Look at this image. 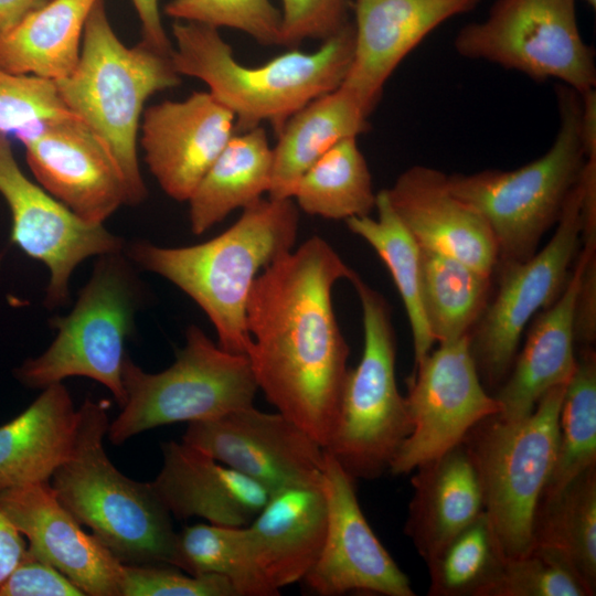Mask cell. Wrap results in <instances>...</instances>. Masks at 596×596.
Listing matches in <instances>:
<instances>
[{
    "instance_id": "f6af8a7d",
    "label": "cell",
    "mask_w": 596,
    "mask_h": 596,
    "mask_svg": "<svg viewBox=\"0 0 596 596\" xmlns=\"http://www.w3.org/2000/svg\"><path fill=\"white\" fill-rule=\"evenodd\" d=\"M24 536L0 509V585L26 554Z\"/></svg>"
},
{
    "instance_id": "ee69618b",
    "label": "cell",
    "mask_w": 596,
    "mask_h": 596,
    "mask_svg": "<svg viewBox=\"0 0 596 596\" xmlns=\"http://www.w3.org/2000/svg\"><path fill=\"white\" fill-rule=\"evenodd\" d=\"M141 23L142 42L166 55L173 45L163 25L158 0H130Z\"/></svg>"
},
{
    "instance_id": "7c38bea8",
    "label": "cell",
    "mask_w": 596,
    "mask_h": 596,
    "mask_svg": "<svg viewBox=\"0 0 596 596\" xmlns=\"http://www.w3.org/2000/svg\"><path fill=\"white\" fill-rule=\"evenodd\" d=\"M582 236L581 185L572 190L550 242L524 262L497 265L498 288L469 333L481 381L500 386L512 368L521 336L540 310L563 291Z\"/></svg>"
},
{
    "instance_id": "484cf974",
    "label": "cell",
    "mask_w": 596,
    "mask_h": 596,
    "mask_svg": "<svg viewBox=\"0 0 596 596\" xmlns=\"http://www.w3.org/2000/svg\"><path fill=\"white\" fill-rule=\"evenodd\" d=\"M77 417L60 382L44 387L22 413L0 426V491L50 482L72 454Z\"/></svg>"
},
{
    "instance_id": "7402d4cb",
    "label": "cell",
    "mask_w": 596,
    "mask_h": 596,
    "mask_svg": "<svg viewBox=\"0 0 596 596\" xmlns=\"http://www.w3.org/2000/svg\"><path fill=\"white\" fill-rule=\"evenodd\" d=\"M162 466L151 481L172 517L248 525L269 492L259 483L185 441L161 444Z\"/></svg>"
},
{
    "instance_id": "6da1fadb",
    "label": "cell",
    "mask_w": 596,
    "mask_h": 596,
    "mask_svg": "<svg viewBox=\"0 0 596 596\" xmlns=\"http://www.w3.org/2000/svg\"><path fill=\"white\" fill-rule=\"evenodd\" d=\"M355 274L322 237L312 236L267 266L246 306V355L266 398L323 448L348 372L349 345L333 305L334 284Z\"/></svg>"
},
{
    "instance_id": "74e56055",
    "label": "cell",
    "mask_w": 596,
    "mask_h": 596,
    "mask_svg": "<svg viewBox=\"0 0 596 596\" xmlns=\"http://www.w3.org/2000/svg\"><path fill=\"white\" fill-rule=\"evenodd\" d=\"M164 12L174 21L231 28L263 45H281V15L270 0H170Z\"/></svg>"
},
{
    "instance_id": "83f0119b",
    "label": "cell",
    "mask_w": 596,
    "mask_h": 596,
    "mask_svg": "<svg viewBox=\"0 0 596 596\" xmlns=\"http://www.w3.org/2000/svg\"><path fill=\"white\" fill-rule=\"evenodd\" d=\"M99 0H47L0 38V67L53 82L70 75Z\"/></svg>"
},
{
    "instance_id": "5b68a950",
    "label": "cell",
    "mask_w": 596,
    "mask_h": 596,
    "mask_svg": "<svg viewBox=\"0 0 596 596\" xmlns=\"http://www.w3.org/2000/svg\"><path fill=\"white\" fill-rule=\"evenodd\" d=\"M54 83L67 109L109 149L126 182L129 205L145 201L148 190L138 161V131L147 99L181 83L171 56L142 41L126 46L99 0L86 21L75 68Z\"/></svg>"
},
{
    "instance_id": "2e32d148",
    "label": "cell",
    "mask_w": 596,
    "mask_h": 596,
    "mask_svg": "<svg viewBox=\"0 0 596 596\" xmlns=\"http://www.w3.org/2000/svg\"><path fill=\"white\" fill-rule=\"evenodd\" d=\"M36 182L84 222L104 224L129 205L123 174L102 138L75 115L14 132Z\"/></svg>"
},
{
    "instance_id": "e575fe53",
    "label": "cell",
    "mask_w": 596,
    "mask_h": 596,
    "mask_svg": "<svg viewBox=\"0 0 596 596\" xmlns=\"http://www.w3.org/2000/svg\"><path fill=\"white\" fill-rule=\"evenodd\" d=\"M596 466V354L584 347L566 384L558 415L553 468L541 502L558 496L573 480Z\"/></svg>"
},
{
    "instance_id": "603a6c76",
    "label": "cell",
    "mask_w": 596,
    "mask_h": 596,
    "mask_svg": "<svg viewBox=\"0 0 596 596\" xmlns=\"http://www.w3.org/2000/svg\"><path fill=\"white\" fill-rule=\"evenodd\" d=\"M579 275L577 257L558 298L533 320L522 350L494 395L501 418L515 421L529 415L546 392L572 377L577 364L574 344Z\"/></svg>"
},
{
    "instance_id": "7bdbcfd3",
    "label": "cell",
    "mask_w": 596,
    "mask_h": 596,
    "mask_svg": "<svg viewBox=\"0 0 596 596\" xmlns=\"http://www.w3.org/2000/svg\"><path fill=\"white\" fill-rule=\"evenodd\" d=\"M578 258L581 275L575 304V340L588 347L596 338V244L584 245Z\"/></svg>"
},
{
    "instance_id": "d6986e66",
    "label": "cell",
    "mask_w": 596,
    "mask_h": 596,
    "mask_svg": "<svg viewBox=\"0 0 596 596\" xmlns=\"http://www.w3.org/2000/svg\"><path fill=\"white\" fill-rule=\"evenodd\" d=\"M0 509L28 541V552L88 596H119L123 564L62 504L50 482L0 491Z\"/></svg>"
},
{
    "instance_id": "d6a6232c",
    "label": "cell",
    "mask_w": 596,
    "mask_h": 596,
    "mask_svg": "<svg viewBox=\"0 0 596 596\" xmlns=\"http://www.w3.org/2000/svg\"><path fill=\"white\" fill-rule=\"evenodd\" d=\"M375 209L377 219L355 216L345 223L376 252L390 270L411 326L416 365L435 343L422 308L421 246L392 209L385 190L376 193Z\"/></svg>"
},
{
    "instance_id": "8992f818",
    "label": "cell",
    "mask_w": 596,
    "mask_h": 596,
    "mask_svg": "<svg viewBox=\"0 0 596 596\" xmlns=\"http://www.w3.org/2000/svg\"><path fill=\"white\" fill-rule=\"evenodd\" d=\"M560 126L550 149L514 170L448 174L451 192L488 223L500 263L524 262L557 224L585 163L581 138V94L557 84Z\"/></svg>"
},
{
    "instance_id": "d590c367",
    "label": "cell",
    "mask_w": 596,
    "mask_h": 596,
    "mask_svg": "<svg viewBox=\"0 0 596 596\" xmlns=\"http://www.w3.org/2000/svg\"><path fill=\"white\" fill-rule=\"evenodd\" d=\"M507 555L482 511L427 563L430 596H481Z\"/></svg>"
},
{
    "instance_id": "8d00e7d4",
    "label": "cell",
    "mask_w": 596,
    "mask_h": 596,
    "mask_svg": "<svg viewBox=\"0 0 596 596\" xmlns=\"http://www.w3.org/2000/svg\"><path fill=\"white\" fill-rule=\"evenodd\" d=\"M481 596H589L570 563L555 551L532 546L505 557Z\"/></svg>"
},
{
    "instance_id": "277c9868",
    "label": "cell",
    "mask_w": 596,
    "mask_h": 596,
    "mask_svg": "<svg viewBox=\"0 0 596 596\" xmlns=\"http://www.w3.org/2000/svg\"><path fill=\"white\" fill-rule=\"evenodd\" d=\"M77 414L72 454L50 480L56 497L121 563L174 566L171 513L151 482L128 478L105 451L106 403L86 398Z\"/></svg>"
},
{
    "instance_id": "3957f363",
    "label": "cell",
    "mask_w": 596,
    "mask_h": 596,
    "mask_svg": "<svg viewBox=\"0 0 596 596\" xmlns=\"http://www.w3.org/2000/svg\"><path fill=\"white\" fill-rule=\"evenodd\" d=\"M171 60L180 75L204 82L243 132L268 123L276 135L296 111L345 78L354 53L351 20L311 53L291 50L259 66L241 64L219 29L185 21L172 24Z\"/></svg>"
},
{
    "instance_id": "9c48e42d",
    "label": "cell",
    "mask_w": 596,
    "mask_h": 596,
    "mask_svg": "<svg viewBox=\"0 0 596 596\" xmlns=\"http://www.w3.org/2000/svg\"><path fill=\"white\" fill-rule=\"evenodd\" d=\"M349 281L362 308L364 347L358 365L348 369L324 450L354 480H370L389 470L412 432V422L396 383L391 309L356 273Z\"/></svg>"
},
{
    "instance_id": "ab89813d",
    "label": "cell",
    "mask_w": 596,
    "mask_h": 596,
    "mask_svg": "<svg viewBox=\"0 0 596 596\" xmlns=\"http://www.w3.org/2000/svg\"><path fill=\"white\" fill-rule=\"evenodd\" d=\"M119 596H237L215 575H191L168 564H123Z\"/></svg>"
},
{
    "instance_id": "7dc6e473",
    "label": "cell",
    "mask_w": 596,
    "mask_h": 596,
    "mask_svg": "<svg viewBox=\"0 0 596 596\" xmlns=\"http://www.w3.org/2000/svg\"><path fill=\"white\" fill-rule=\"evenodd\" d=\"M589 7H592L593 9L596 8V0H584Z\"/></svg>"
},
{
    "instance_id": "b9f144b4",
    "label": "cell",
    "mask_w": 596,
    "mask_h": 596,
    "mask_svg": "<svg viewBox=\"0 0 596 596\" xmlns=\"http://www.w3.org/2000/svg\"><path fill=\"white\" fill-rule=\"evenodd\" d=\"M0 596H85L52 565L33 557L26 550L23 560L0 585Z\"/></svg>"
},
{
    "instance_id": "cb8c5ba5",
    "label": "cell",
    "mask_w": 596,
    "mask_h": 596,
    "mask_svg": "<svg viewBox=\"0 0 596 596\" xmlns=\"http://www.w3.org/2000/svg\"><path fill=\"white\" fill-rule=\"evenodd\" d=\"M326 526L321 485L289 487L269 494L246 528L257 562L276 589L304 581L320 554Z\"/></svg>"
},
{
    "instance_id": "7a4b0ae2",
    "label": "cell",
    "mask_w": 596,
    "mask_h": 596,
    "mask_svg": "<svg viewBox=\"0 0 596 596\" xmlns=\"http://www.w3.org/2000/svg\"><path fill=\"white\" fill-rule=\"evenodd\" d=\"M299 209L292 199H259L217 236L195 245L167 247L146 240L125 246L130 260L188 295L212 322L217 344L246 354L252 339L246 306L255 279L294 249Z\"/></svg>"
},
{
    "instance_id": "60d3db41",
    "label": "cell",
    "mask_w": 596,
    "mask_h": 596,
    "mask_svg": "<svg viewBox=\"0 0 596 596\" xmlns=\"http://www.w3.org/2000/svg\"><path fill=\"white\" fill-rule=\"evenodd\" d=\"M281 45L297 46L305 40L324 41L351 20V0H281Z\"/></svg>"
},
{
    "instance_id": "1f68e13d",
    "label": "cell",
    "mask_w": 596,
    "mask_h": 596,
    "mask_svg": "<svg viewBox=\"0 0 596 596\" xmlns=\"http://www.w3.org/2000/svg\"><path fill=\"white\" fill-rule=\"evenodd\" d=\"M532 546L558 553L577 573L588 595L596 594V466L539 504Z\"/></svg>"
},
{
    "instance_id": "4dcf8cb0",
    "label": "cell",
    "mask_w": 596,
    "mask_h": 596,
    "mask_svg": "<svg viewBox=\"0 0 596 596\" xmlns=\"http://www.w3.org/2000/svg\"><path fill=\"white\" fill-rule=\"evenodd\" d=\"M356 139L341 140L304 172L291 193L299 210L345 221L375 209L372 175Z\"/></svg>"
},
{
    "instance_id": "d4e9b609",
    "label": "cell",
    "mask_w": 596,
    "mask_h": 596,
    "mask_svg": "<svg viewBox=\"0 0 596 596\" xmlns=\"http://www.w3.org/2000/svg\"><path fill=\"white\" fill-rule=\"evenodd\" d=\"M414 472L404 531L427 564L483 511L482 496L462 441Z\"/></svg>"
},
{
    "instance_id": "4316f807",
    "label": "cell",
    "mask_w": 596,
    "mask_h": 596,
    "mask_svg": "<svg viewBox=\"0 0 596 596\" xmlns=\"http://www.w3.org/2000/svg\"><path fill=\"white\" fill-rule=\"evenodd\" d=\"M370 113L344 84L308 103L288 118L273 147L269 198L291 199L295 184L323 153L370 129Z\"/></svg>"
},
{
    "instance_id": "ba28073f",
    "label": "cell",
    "mask_w": 596,
    "mask_h": 596,
    "mask_svg": "<svg viewBox=\"0 0 596 596\" xmlns=\"http://www.w3.org/2000/svg\"><path fill=\"white\" fill-rule=\"evenodd\" d=\"M565 387L551 389L522 418L507 421L497 414L482 419L462 440L483 511L508 557L532 547L535 514L555 459Z\"/></svg>"
},
{
    "instance_id": "44dd1931",
    "label": "cell",
    "mask_w": 596,
    "mask_h": 596,
    "mask_svg": "<svg viewBox=\"0 0 596 596\" xmlns=\"http://www.w3.org/2000/svg\"><path fill=\"white\" fill-rule=\"evenodd\" d=\"M385 192L421 247L494 275L499 257L492 232L472 205L451 192L448 174L416 164L402 172Z\"/></svg>"
},
{
    "instance_id": "4fadbf2b",
    "label": "cell",
    "mask_w": 596,
    "mask_h": 596,
    "mask_svg": "<svg viewBox=\"0 0 596 596\" xmlns=\"http://www.w3.org/2000/svg\"><path fill=\"white\" fill-rule=\"evenodd\" d=\"M405 397L412 432L389 468L395 476L450 450L476 424L500 413L483 387L469 334L439 343L414 365Z\"/></svg>"
},
{
    "instance_id": "836d02e7",
    "label": "cell",
    "mask_w": 596,
    "mask_h": 596,
    "mask_svg": "<svg viewBox=\"0 0 596 596\" xmlns=\"http://www.w3.org/2000/svg\"><path fill=\"white\" fill-rule=\"evenodd\" d=\"M174 566L191 575L226 578L237 596H277L259 566L245 526L212 523L178 532Z\"/></svg>"
},
{
    "instance_id": "52a82bcc",
    "label": "cell",
    "mask_w": 596,
    "mask_h": 596,
    "mask_svg": "<svg viewBox=\"0 0 596 596\" xmlns=\"http://www.w3.org/2000/svg\"><path fill=\"white\" fill-rule=\"evenodd\" d=\"M146 288L125 249L97 256L75 305L51 319L55 338L40 355L26 359L13 374L29 389L84 376L104 385L121 407L125 344L143 306Z\"/></svg>"
},
{
    "instance_id": "30bf717a",
    "label": "cell",
    "mask_w": 596,
    "mask_h": 596,
    "mask_svg": "<svg viewBox=\"0 0 596 596\" xmlns=\"http://www.w3.org/2000/svg\"><path fill=\"white\" fill-rule=\"evenodd\" d=\"M123 383L126 401L107 430L115 445L158 426L213 419L254 405L258 390L248 356L222 349L195 324L161 372L143 371L127 353Z\"/></svg>"
},
{
    "instance_id": "e0dca14e",
    "label": "cell",
    "mask_w": 596,
    "mask_h": 596,
    "mask_svg": "<svg viewBox=\"0 0 596 596\" xmlns=\"http://www.w3.org/2000/svg\"><path fill=\"white\" fill-rule=\"evenodd\" d=\"M354 481L324 454L321 488L327 508L326 535L320 554L302 582L320 596L350 592L414 596L408 577L368 523Z\"/></svg>"
},
{
    "instance_id": "bcb514c9",
    "label": "cell",
    "mask_w": 596,
    "mask_h": 596,
    "mask_svg": "<svg viewBox=\"0 0 596 596\" xmlns=\"http://www.w3.org/2000/svg\"><path fill=\"white\" fill-rule=\"evenodd\" d=\"M47 0H0V38Z\"/></svg>"
},
{
    "instance_id": "f546056e",
    "label": "cell",
    "mask_w": 596,
    "mask_h": 596,
    "mask_svg": "<svg viewBox=\"0 0 596 596\" xmlns=\"http://www.w3.org/2000/svg\"><path fill=\"white\" fill-rule=\"evenodd\" d=\"M492 277L464 262L421 247V299L435 342L468 336L491 296Z\"/></svg>"
},
{
    "instance_id": "ac0fdd59",
    "label": "cell",
    "mask_w": 596,
    "mask_h": 596,
    "mask_svg": "<svg viewBox=\"0 0 596 596\" xmlns=\"http://www.w3.org/2000/svg\"><path fill=\"white\" fill-rule=\"evenodd\" d=\"M139 130L151 174L168 196L187 202L236 125L210 92H193L185 99L147 107Z\"/></svg>"
},
{
    "instance_id": "5bb4252c",
    "label": "cell",
    "mask_w": 596,
    "mask_h": 596,
    "mask_svg": "<svg viewBox=\"0 0 596 596\" xmlns=\"http://www.w3.org/2000/svg\"><path fill=\"white\" fill-rule=\"evenodd\" d=\"M0 194L11 214V242L49 270L44 302H70L73 272L85 259L125 249V241L104 224L84 222L20 169L0 132Z\"/></svg>"
},
{
    "instance_id": "ffe728a7",
    "label": "cell",
    "mask_w": 596,
    "mask_h": 596,
    "mask_svg": "<svg viewBox=\"0 0 596 596\" xmlns=\"http://www.w3.org/2000/svg\"><path fill=\"white\" fill-rule=\"evenodd\" d=\"M482 0H351L354 53L342 84L372 114L401 62L437 26Z\"/></svg>"
},
{
    "instance_id": "9a60e30c",
    "label": "cell",
    "mask_w": 596,
    "mask_h": 596,
    "mask_svg": "<svg viewBox=\"0 0 596 596\" xmlns=\"http://www.w3.org/2000/svg\"><path fill=\"white\" fill-rule=\"evenodd\" d=\"M182 440L259 483L269 493L321 485L324 448L281 413L254 405L189 423Z\"/></svg>"
},
{
    "instance_id": "8fae6325",
    "label": "cell",
    "mask_w": 596,
    "mask_h": 596,
    "mask_svg": "<svg viewBox=\"0 0 596 596\" xmlns=\"http://www.w3.org/2000/svg\"><path fill=\"white\" fill-rule=\"evenodd\" d=\"M454 49L579 94L596 86L595 52L581 35L576 0H496L485 20L457 32Z\"/></svg>"
},
{
    "instance_id": "f1b7e54d",
    "label": "cell",
    "mask_w": 596,
    "mask_h": 596,
    "mask_svg": "<svg viewBox=\"0 0 596 596\" xmlns=\"http://www.w3.org/2000/svg\"><path fill=\"white\" fill-rule=\"evenodd\" d=\"M272 177L273 147L265 128L234 135L187 201L191 231L203 234L234 210L262 199Z\"/></svg>"
},
{
    "instance_id": "f35d334b",
    "label": "cell",
    "mask_w": 596,
    "mask_h": 596,
    "mask_svg": "<svg viewBox=\"0 0 596 596\" xmlns=\"http://www.w3.org/2000/svg\"><path fill=\"white\" fill-rule=\"evenodd\" d=\"M55 83L0 67V132H17L35 123L71 116Z\"/></svg>"
}]
</instances>
